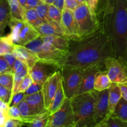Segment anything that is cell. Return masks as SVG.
Returning a JSON list of instances; mask_svg holds the SVG:
<instances>
[{"mask_svg":"<svg viewBox=\"0 0 127 127\" xmlns=\"http://www.w3.org/2000/svg\"><path fill=\"white\" fill-rule=\"evenodd\" d=\"M51 112L48 110L40 114L31 115L23 118L24 125L31 127H46Z\"/></svg>","mask_w":127,"mask_h":127,"instance_id":"e0dca14e","label":"cell"},{"mask_svg":"<svg viewBox=\"0 0 127 127\" xmlns=\"http://www.w3.org/2000/svg\"><path fill=\"white\" fill-rule=\"evenodd\" d=\"M19 2L21 4V5L22 6V7H23L24 8H25V6H26L27 0H19Z\"/></svg>","mask_w":127,"mask_h":127,"instance_id":"f907efd6","label":"cell"},{"mask_svg":"<svg viewBox=\"0 0 127 127\" xmlns=\"http://www.w3.org/2000/svg\"><path fill=\"white\" fill-rule=\"evenodd\" d=\"M66 98V97L65 94L64 93L62 81H61L57 93H56L48 109V110L50 112L51 114L55 112L57 110H58L60 108V107L62 106V104H63L64 101L65 100Z\"/></svg>","mask_w":127,"mask_h":127,"instance_id":"603a6c76","label":"cell"},{"mask_svg":"<svg viewBox=\"0 0 127 127\" xmlns=\"http://www.w3.org/2000/svg\"><path fill=\"white\" fill-rule=\"evenodd\" d=\"M62 24L64 29L66 37L69 39H79L81 38L79 35L74 16V11L64 7L62 11Z\"/></svg>","mask_w":127,"mask_h":127,"instance_id":"5bb4252c","label":"cell"},{"mask_svg":"<svg viewBox=\"0 0 127 127\" xmlns=\"http://www.w3.org/2000/svg\"><path fill=\"white\" fill-rule=\"evenodd\" d=\"M12 97V91L0 84V99L9 104Z\"/></svg>","mask_w":127,"mask_h":127,"instance_id":"d6a6232c","label":"cell"},{"mask_svg":"<svg viewBox=\"0 0 127 127\" xmlns=\"http://www.w3.org/2000/svg\"><path fill=\"white\" fill-rule=\"evenodd\" d=\"M95 90L75 95L71 99L75 127H95Z\"/></svg>","mask_w":127,"mask_h":127,"instance_id":"3957f363","label":"cell"},{"mask_svg":"<svg viewBox=\"0 0 127 127\" xmlns=\"http://www.w3.org/2000/svg\"><path fill=\"white\" fill-rule=\"evenodd\" d=\"M97 127H127V122L117 117L110 115L107 117Z\"/></svg>","mask_w":127,"mask_h":127,"instance_id":"f1b7e54d","label":"cell"},{"mask_svg":"<svg viewBox=\"0 0 127 127\" xmlns=\"http://www.w3.org/2000/svg\"><path fill=\"white\" fill-rule=\"evenodd\" d=\"M125 65H126L127 68V61H125Z\"/></svg>","mask_w":127,"mask_h":127,"instance_id":"11a10c76","label":"cell"},{"mask_svg":"<svg viewBox=\"0 0 127 127\" xmlns=\"http://www.w3.org/2000/svg\"><path fill=\"white\" fill-rule=\"evenodd\" d=\"M46 127H75L70 99L66 98L60 108L50 114Z\"/></svg>","mask_w":127,"mask_h":127,"instance_id":"52a82bcc","label":"cell"},{"mask_svg":"<svg viewBox=\"0 0 127 127\" xmlns=\"http://www.w3.org/2000/svg\"><path fill=\"white\" fill-rule=\"evenodd\" d=\"M0 1H1V0H0Z\"/></svg>","mask_w":127,"mask_h":127,"instance_id":"680465c9","label":"cell"},{"mask_svg":"<svg viewBox=\"0 0 127 127\" xmlns=\"http://www.w3.org/2000/svg\"><path fill=\"white\" fill-rule=\"evenodd\" d=\"M125 61H127V48H126V53H125Z\"/></svg>","mask_w":127,"mask_h":127,"instance_id":"db71d44e","label":"cell"},{"mask_svg":"<svg viewBox=\"0 0 127 127\" xmlns=\"http://www.w3.org/2000/svg\"><path fill=\"white\" fill-rule=\"evenodd\" d=\"M42 86H43V84H40V83L33 82V83L31 84V85L29 87L28 89L25 91V95H31V94L38 93V92L42 91Z\"/></svg>","mask_w":127,"mask_h":127,"instance_id":"f35d334b","label":"cell"},{"mask_svg":"<svg viewBox=\"0 0 127 127\" xmlns=\"http://www.w3.org/2000/svg\"><path fill=\"white\" fill-rule=\"evenodd\" d=\"M12 53L16 56V58L22 60L27 64L29 70L33 67L36 62L39 61L37 54L25 46L15 44Z\"/></svg>","mask_w":127,"mask_h":127,"instance_id":"9a60e30c","label":"cell"},{"mask_svg":"<svg viewBox=\"0 0 127 127\" xmlns=\"http://www.w3.org/2000/svg\"><path fill=\"white\" fill-rule=\"evenodd\" d=\"M24 18L25 21H27L35 29L43 23V21L38 17L35 8L25 9Z\"/></svg>","mask_w":127,"mask_h":127,"instance_id":"484cf974","label":"cell"},{"mask_svg":"<svg viewBox=\"0 0 127 127\" xmlns=\"http://www.w3.org/2000/svg\"><path fill=\"white\" fill-rule=\"evenodd\" d=\"M98 1H99V0H88V4L89 6V10H90L92 15L94 16V17L96 19H97L96 10L97 7Z\"/></svg>","mask_w":127,"mask_h":127,"instance_id":"b9f144b4","label":"cell"},{"mask_svg":"<svg viewBox=\"0 0 127 127\" xmlns=\"http://www.w3.org/2000/svg\"><path fill=\"white\" fill-rule=\"evenodd\" d=\"M76 1L78 2V4H80L84 2H87V0H76Z\"/></svg>","mask_w":127,"mask_h":127,"instance_id":"f5cc1de1","label":"cell"},{"mask_svg":"<svg viewBox=\"0 0 127 127\" xmlns=\"http://www.w3.org/2000/svg\"><path fill=\"white\" fill-rule=\"evenodd\" d=\"M12 19L7 0L0 1V37L3 36L5 29Z\"/></svg>","mask_w":127,"mask_h":127,"instance_id":"ac0fdd59","label":"cell"},{"mask_svg":"<svg viewBox=\"0 0 127 127\" xmlns=\"http://www.w3.org/2000/svg\"><path fill=\"white\" fill-rule=\"evenodd\" d=\"M25 97V93L23 92H19V93H16L14 95H13L11 97V101H10L9 104V106H13V105H18V104H19L21 102H22V100H24Z\"/></svg>","mask_w":127,"mask_h":127,"instance_id":"74e56055","label":"cell"},{"mask_svg":"<svg viewBox=\"0 0 127 127\" xmlns=\"http://www.w3.org/2000/svg\"><path fill=\"white\" fill-rule=\"evenodd\" d=\"M3 57L4 58V59L6 60V62H7V63H8L9 66L11 68V69H12V68H13V66L15 62H16V59H17L16 56H15L12 53H11L4 55Z\"/></svg>","mask_w":127,"mask_h":127,"instance_id":"7bdbcfd3","label":"cell"},{"mask_svg":"<svg viewBox=\"0 0 127 127\" xmlns=\"http://www.w3.org/2000/svg\"><path fill=\"white\" fill-rule=\"evenodd\" d=\"M26 70L29 71V68L27 64L24 62H22V60L17 58L13 66V68H12L13 73H19V72H22Z\"/></svg>","mask_w":127,"mask_h":127,"instance_id":"e575fe53","label":"cell"},{"mask_svg":"<svg viewBox=\"0 0 127 127\" xmlns=\"http://www.w3.org/2000/svg\"><path fill=\"white\" fill-rule=\"evenodd\" d=\"M7 2L12 18L25 21V9L20 3L19 0H7Z\"/></svg>","mask_w":127,"mask_h":127,"instance_id":"d4e9b609","label":"cell"},{"mask_svg":"<svg viewBox=\"0 0 127 127\" xmlns=\"http://www.w3.org/2000/svg\"><path fill=\"white\" fill-rule=\"evenodd\" d=\"M14 84V73H8L0 74V84L12 91Z\"/></svg>","mask_w":127,"mask_h":127,"instance_id":"1f68e13d","label":"cell"},{"mask_svg":"<svg viewBox=\"0 0 127 127\" xmlns=\"http://www.w3.org/2000/svg\"><path fill=\"white\" fill-rule=\"evenodd\" d=\"M62 83L66 97L71 99L76 94L82 78L83 69L70 66H62L60 68Z\"/></svg>","mask_w":127,"mask_h":127,"instance_id":"ba28073f","label":"cell"},{"mask_svg":"<svg viewBox=\"0 0 127 127\" xmlns=\"http://www.w3.org/2000/svg\"><path fill=\"white\" fill-rule=\"evenodd\" d=\"M59 69L60 68L57 63L39 60L29 70V73L33 82L43 84L50 77Z\"/></svg>","mask_w":127,"mask_h":127,"instance_id":"9c48e42d","label":"cell"},{"mask_svg":"<svg viewBox=\"0 0 127 127\" xmlns=\"http://www.w3.org/2000/svg\"><path fill=\"white\" fill-rule=\"evenodd\" d=\"M107 74L112 83L122 84L127 82V68L125 60L115 57L110 58L105 62Z\"/></svg>","mask_w":127,"mask_h":127,"instance_id":"30bf717a","label":"cell"},{"mask_svg":"<svg viewBox=\"0 0 127 127\" xmlns=\"http://www.w3.org/2000/svg\"><path fill=\"white\" fill-rule=\"evenodd\" d=\"M25 47L35 53L39 60L55 63L57 64L66 53V51L57 48L50 43L43 42L40 35L26 44Z\"/></svg>","mask_w":127,"mask_h":127,"instance_id":"5b68a950","label":"cell"},{"mask_svg":"<svg viewBox=\"0 0 127 127\" xmlns=\"http://www.w3.org/2000/svg\"><path fill=\"white\" fill-rule=\"evenodd\" d=\"M53 4L63 11L64 8V0H55Z\"/></svg>","mask_w":127,"mask_h":127,"instance_id":"c3c4849f","label":"cell"},{"mask_svg":"<svg viewBox=\"0 0 127 127\" xmlns=\"http://www.w3.org/2000/svg\"><path fill=\"white\" fill-rule=\"evenodd\" d=\"M48 12L50 18L53 21L62 26V11L60 9L56 7L53 4H51L48 5Z\"/></svg>","mask_w":127,"mask_h":127,"instance_id":"f546056e","label":"cell"},{"mask_svg":"<svg viewBox=\"0 0 127 127\" xmlns=\"http://www.w3.org/2000/svg\"><path fill=\"white\" fill-rule=\"evenodd\" d=\"M74 16L81 37L94 32L100 24L99 20L92 15L87 2L78 4L74 10Z\"/></svg>","mask_w":127,"mask_h":127,"instance_id":"8992f818","label":"cell"},{"mask_svg":"<svg viewBox=\"0 0 127 127\" xmlns=\"http://www.w3.org/2000/svg\"><path fill=\"white\" fill-rule=\"evenodd\" d=\"M33 82V79H32V77L30 75L29 73L27 74L26 76L22 80V83H21V86H20L19 88V90L17 93L19 92H23V93H25L26 90L28 89L29 87L31 85L32 83Z\"/></svg>","mask_w":127,"mask_h":127,"instance_id":"8d00e7d4","label":"cell"},{"mask_svg":"<svg viewBox=\"0 0 127 127\" xmlns=\"http://www.w3.org/2000/svg\"><path fill=\"white\" fill-rule=\"evenodd\" d=\"M113 57H115L111 40L100 22L97 29L88 35L79 39H69L68 49L58 64L60 68L66 66L85 69L105 63Z\"/></svg>","mask_w":127,"mask_h":127,"instance_id":"6da1fadb","label":"cell"},{"mask_svg":"<svg viewBox=\"0 0 127 127\" xmlns=\"http://www.w3.org/2000/svg\"><path fill=\"white\" fill-rule=\"evenodd\" d=\"M43 42H48L57 48L66 51L69 46V39L64 35L42 36Z\"/></svg>","mask_w":127,"mask_h":127,"instance_id":"ffe728a7","label":"cell"},{"mask_svg":"<svg viewBox=\"0 0 127 127\" xmlns=\"http://www.w3.org/2000/svg\"><path fill=\"white\" fill-rule=\"evenodd\" d=\"M96 103H95L94 123L95 127L104 121L109 114V89L102 91H95Z\"/></svg>","mask_w":127,"mask_h":127,"instance_id":"7c38bea8","label":"cell"},{"mask_svg":"<svg viewBox=\"0 0 127 127\" xmlns=\"http://www.w3.org/2000/svg\"><path fill=\"white\" fill-rule=\"evenodd\" d=\"M111 115L127 122V100L122 97Z\"/></svg>","mask_w":127,"mask_h":127,"instance_id":"4316f807","label":"cell"},{"mask_svg":"<svg viewBox=\"0 0 127 127\" xmlns=\"http://www.w3.org/2000/svg\"><path fill=\"white\" fill-rule=\"evenodd\" d=\"M88 0H87V3H88Z\"/></svg>","mask_w":127,"mask_h":127,"instance_id":"6f0895ef","label":"cell"},{"mask_svg":"<svg viewBox=\"0 0 127 127\" xmlns=\"http://www.w3.org/2000/svg\"><path fill=\"white\" fill-rule=\"evenodd\" d=\"M40 36L48 35H65L64 31L60 27L51 24L47 22H43L36 29Z\"/></svg>","mask_w":127,"mask_h":127,"instance_id":"44dd1931","label":"cell"},{"mask_svg":"<svg viewBox=\"0 0 127 127\" xmlns=\"http://www.w3.org/2000/svg\"><path fill=\"white\" fill-rule=\"evenodd\" d=\"M112 81L109 79L107 71H100L97 74L94 82V90L97 91L108 89L112 84Z\"/></svg>","mask_w":127,"mask_h":127,"instance_id":"7402d4cb","label":"cell"},{"mask_svg":"<svg viewBox=\"0 0 127 127\" xmlns=\"http://www.w3.org/2000/svg\"><path fill=\"white\" fill-rule=\"evenodd\" d=\"M9 26L11 32L8 35L16 45L25 46L40 36L37 30L26 21L12 17Z\"/></svg>","mask_w":127,"mask_h":127,"instance_id":"277c9868","label":"cell"},{"mask_svg":"<svg viewBox=\"0 0 127 127\" xmlns=\"http://www.w3.org/2000/svg\"><path fill=\"white\" fill-rule=\"evenodd\" d=\"M9 118L7 114V112L0 109V127H4L5 123Z\"/></svg>","mask_w":127,"mask_h":127,"instance_id":"bcb514c9","label":"cell"},{"mask_svg":"<svg viewBox=\"0 0 127 127\" xmlns=\"http://www.w3.org/2000/svg\"><path fill=\"white\" fill-rule=\"evenodd\" d=\"M24 125V123L20 120L9 118L5 123L4 127H21Z\"/></svg>","mask_w":127,"mask_h":127,"instance_id":"60d3db41","label":"cell"},{"mask_svg":"<svg viewBox=\"0 0 127 127\" xmlns=\"http://www.w3.org/2000/svg\"><path fill=\"white\" fill-rule=\"evenodd\" d=\"M42 1H44V2H45V0H42Z\"/></svg>","mask_w":127,"mask_h":127,"instance_id":"9f6ffc18","label":"cell"},{"mask_svg":"<svg viewBox=\"0 0 127 127\" xmlns=\"http://www.w3.org/2000/svg\"><path fill=\"white\" fill-rule=\"evenodd\" d=\"M82 69L81 80L76 95L94 90V82L97 74L100 71H106V67L105 63H99Z\"/></svg>","mask_w":127,"mask_h":127,"instance_id":"8fae6325","label":"cell"},{"mask_svg":"<svg viewBox=\"0 0 127 127\" xmlns=\"http://www.w3.org/2000/svg\"><path fill=\"white\" fill-rule=\"evenodd\" d=\"M8 73H13L12 69L4 59L3 55H0V74Z\"/></svg>","mask_w":127,"mask_h":127,"instance_id":"ab89813d","label":"cell"},{"mask_svg":"<svg viewBox=\"0 0 127 127\" xmlns=\"http://www.w3.org/2000/svg\"><path fill=\"white\" fill-rule=\"evenodd\" d=\"M115 58H125L127 42V0H105L102 22Z\"/></svg>","mask_w":127,"mask_h":127,"instance_id":"7a4b0ae2","label":"cell"},{"mask_svg":"<svg viewBox=\"0 0 127 127\" xmlns=\"http://www.w3.org/2000/svg\"><path fill=\"white\" fill-rule=\"evenodd\" d=\"M14 45L8 35L0 37V55L12 53Z\"/></svg>","mask_w":127,"mask_h":127,"instance_id":"83f0119b","label":"cell"},{"mask_svg":"<svg viewBox=\"0 0 127 127\" xmlns=\"http://www.w3.org/2000/svg\"><path fill=\"white\" fill-rule=\"evenodd\" d=\"M121 89L122 97L127 100V83L119 84Z\"/></svg>","mask_w":127,"mask_h":127,"instance_id":"7dc6e473","label":"cell"},{"mask_svg":"<svg viewBox=\"0 0 127 127\" xmlns=\"http://www.w3.org/2000/svg\"><path fill=\"white\" fill-rule=\"evenodd\" d=\"M122 98V93L119 84L112 83L109 88V114L108 117L113 114L117 104Z\"/></svg>","mask_w":127,"mask_h":127,"instance_id":"d6986e66","label":"cell"},{"mask_svg":"<svg viewBox=\"0 0 127 127\" xmlns=\"http://www.w3.org/2000/svg\"><path fill=\"white\" fill-rule=\"evenodd\" d=\"M42 2H44V1H42V0H27L24 9L35 8L38 5L42 3Z\"/></svg>","mask_w":127,"mask_h":127,"instance_id":"ee69618b","label":"cell"},{"mask_svg":"<svg viewBox=\"0 0 127 127\" xmlns=\"http://www.w3.org/2000/svg\"><path fill=\"white\" fill-rule=\"evenodd\" d=\"M29 73V71H24L19 73H14V84L12 90V96L18 92L19 88L24 78Z\"/></svg>","mask_w":127,"mask_h":127,"instance_id":"4dcf8cb0","label":"cell"},{"mask_svg":"<svg viewBox=\"0 0 127 127\" xmlns=\"http://www.w3.org/2000/svg\"><path fill=\"white\" fill-rule=\"evenodd\" d=\"M54 1L55 0H45V2L46 3L48 4H51L53 3Z\"/></svg>","mask_w":127,"mask_h":127,"instance_id":"816d5d0a","label":"cell"},{"mask_svg":"<svg viewBox=\"0 0 127 127\" xmlns=\"http://www.w3.org/2000/svg\"><path fill=\"white\" fill-rule=\"evenodd\" d=\"M9 107V105L8 104H7L4 101H3L2 99H0V109L4 110V111L7 112Z\"/></svg>","mask_w":127,"mask_h":127,"instance_id":"681fc988","label":"cell"},{"mask_svg":"<svg viewBox=\"0 0 127 127\" xmlns=\"http://www.w3.org/2000/svg\"><path fill=\"white\" fill-rule=\"evenodd\" d=\"M61 81L62 74L59 69L43 83L42 91L44 98L45 107L47 110L57 93Z\"/></svg>","mask_w":127,"mask_h":127,"instance_id":"4fadbf2b","label":"cell"},{"mask_svg":"<svg viewBox=\"0 0 127 127\" xmlns=\"http://www.w3.org/2000/svg\"><path fill=\"white\" fill-rule=\"evenodd\" d=\"M24 100L27 102L29 106L31 115L40 114L47 110L45 107L42 91L31 95H26Z\"/></svg>","mask_w":127,"mask_h":127,"instance_id":"2e32d148","label":"cell"},{"mask_svg":"<svg viewBox=\"0 0 127 127\" xmlns=\"http://www.w3.org/2000/svg\"><path fill=\"white\" fill-rule=\"evenodd\" d=\"M48 4L46 3L45 2H42V3L40 4L39 5L35 7V10L37 11V13L38 14V17L41 19L43 22H47V23H50L51 24L53 25V26H55L57 27H60V28L63 29V26H61V25L58 24V23L55 22V21H53L52 19L50 18V17L48 15Z\"/></svg>","mask_w":127,"mask_h":127,"instance_id":"cb8c5ba5","label":"cell"},{"mask_svg":"<svg viewBox=\"0 0 127 127\" xmlns=\"http://www.w3.org/2000/svg\"><path fill=\"white\" fill-rule=\"evenodd\" d=\"M7 114L9 118L17 120H22V116H21V112L17 105H13L9 106L7 110Z\"/></svg>","mask_w":127,"mask_h":127,"instance_id":"836d02e7","label":"cell"},{"mask_svg":"<svg viewBox=\"0 0 127 127\" xmlns=\"http://www.w3.org/2000/svg\"><path fill=\"white\" fill-rule=\"evenodd\" d=\"M78 4L76 0H64V7L73 11L75 9Z\"/></svg>","mask_w":127,"mask_h":127,"instance_id":"f6af8a7d","label":"cell"},{"mask_svg":"<svg viewBox=\"0 0 127 127\" xmlns=\"http://www.w3.org/2000/svg\"><path fill=\"white\" fill-rule=\"evenodd\" d=\"M17 107H19L20 112H21L22 119L23 118L29 116V115H31L29 106L28 104H27V102L25 100H23L22 102H21L18 104Z\"/></svg>","mask_w":127,"mask_h":127,"instance_id":"d590c367","label":"cell"}]
</instances>
